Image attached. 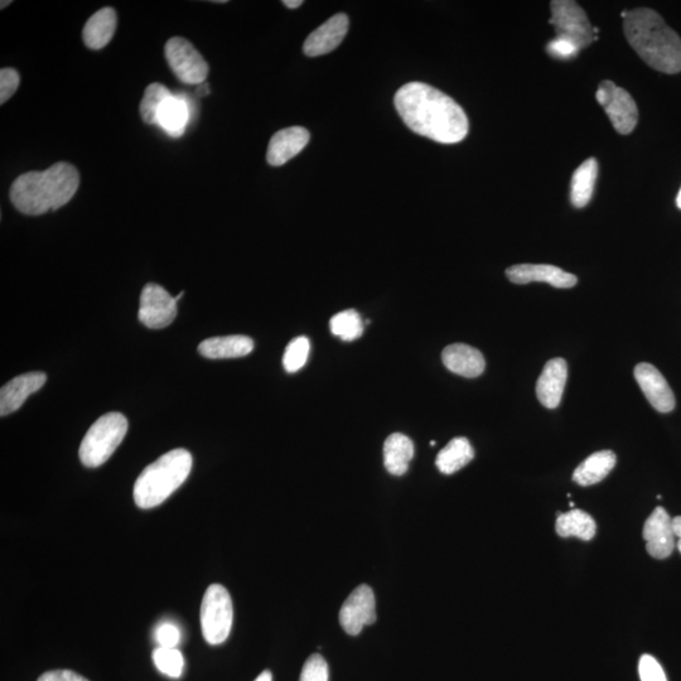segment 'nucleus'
Returning <instances> with one entry per match:
<instances>
[{
  "label": "nucleus",
  "mask_w": 681,
  "mask_h": 681,
  "mask_svg": "<svg viewBox=\"0 0 681 681\" xmlns=\"http://www.w3.org/2000/svg\"><path fill=\"white\" fill-rule=\"evenodd\" d=\"M19 74L14 69H2L0 71V104H6V101L12 98L18 90Z\"/></svg>",
  "instance_id": "72a5a7b5"
},
{
  "label": "nucleus",
  "mask_w": 681,
  "mask_h": 681,
  "mask_svg": "<svg viewBox=\"0 0 681 681\" xmlns=\"http://www.w3.org/2000/svg\"><path fill=\"white\" fill-rule=\"evenodd\" d=\"M623 31L641 60L656 71L674 75L681 71V38L659 13L637 8L623 19Z\"/></svg>",
  "instance_id": "7ed1b4c3"
},
{
  "label": "nucleus",
  "mask_w": 681,
  "mask_h": 681,
  "mask_svg": "<svg viewBox=\"0 0 681 681\" xmlns=\"http://www.w3.org/2000/svg\"><path fill=\"white\" fill-rule=\"evenodd\" d=\"M254 349V341L248 336L212 337L202 341L198 352L206 359H238L249 355Z\"/></svg>",
  "instance_id": "412c9836"
},
{
  "label": "nucleus",
  "mask_w": 681,
  "mask_h": 681,
  "mask_svg": "<svg viewBox=\"0 0 681 681\" xmlns=\"http://www.w3.org/2000/svg\"><path fill=\"white\" fill-rule=\"evenodd\" d=\"M283 4L289 9H297L302 6L303 2L302 0H286Z\"/></svg>",
  "instance_id": "58836bf2"
},
{
  "label": "nucleus",
  "mask_w": 681,
  "mask_h": 681,
  "mask_svg": "<svg viewBox=\"0 0 681 681\" xmlns=\"http://www.w3.org/2000/svg\"><path fill=\"white\" fill-rule=\"evenodd\" d=\"M676 205H678L679 209L681 210V188L679 191L678 198H676Z\"/></svg>",
  "instance_id": "a19ab883"
},
{
  "label": "nucleus",
  "mask_w": 681,
  "mask_h": 681,
  "mask_svg": "<svg viewBox=\"0 0 681 681\" xmlns=\"http://www.w3.org/2000/svg\"><path fill=\"white\" fill-rule=\"evenodd\" d=\"M117 23V12L113 8L100 9L90 17L82 31L85 45L91 50H101L108 46L117 31Z\"/></svg>",
  "instance_id": "4be33fe9"
},
{
  "label": "nucleus",
  "mask_w": 681,
  "mask_h": 681,
  "mask_svg": "<svg viewBox=\"0 0 681 681\" xmlns=\"http://www.w3.org/2000/svg\"><path fill=\"white\" fill-rule=\"evenodd\" d=\"M201 630L210 645H221L229 639L233 627L234 608L230 593L221 584H211L202 600Z\"/></svg>",
  "instance_id": "423d86ee"
},
{
  "label": "nucleus",
  "mask_w": 681,
  "mask_h": 681,
  "mask_svg": "<svg viewBox=\"0 0 681 681\" xmlns=\"http://www.w3.org/2000/svg\"><path fill=\"white\" fill-rule=\"evenodd\" d=\"M617 462L616 454L612 451L593 453L586 461L577 467L573 473V480L581 486L600 484L610 475Z\"/></svg>",
  "instance_id": "5701e85b"
},
{
  "label": "nucleus",
  "mask_w": 681,
  "mask_h": 681,
  "mask_svg": "<svg viewBox=\"0 0 681 681\" xmlns=\"http://www.w3.org/2000/svg\"><path fill=\"white\" fill-rule=\"evenodd\" d=\"M330 328L332 335L344 341H354L364 333V322L355 309H346L331 318Z\"/></svg>",
  "instance_id": "cd10ccee"
},
{
  "label": "nucleus",
  "mask_w": 681,
  "mask_h": 681,
  "mask_svg": "<svg viewBox=\"0 0 681 681\" xmlns=\"http://www.w3.org/2000/svg\"><path fill=\"white\" fill-rule=\"evenodd\" d=\"M555 530L562 538H578L589 542L596 535L597 525L586 511L574 509L569 513L558 514Z\"/></svg>",
  "instance_id": "393cba45"
},
{
  "label": "nucleus",
  "mask_w": 681,
  "mask_h": 681,
  "mask_svg": "<svg viewBox=\"0 0 681 681\" xmlns=\"http://www.w3.org/2000/svg\"><path fill=\"white\" fill-rule=\"evenodd\" d=\"M255 681H273L272 673H270L269 670H265L257 679H255Z\"/></svg>",
  "instance_id": "ea45409f"
},
{
  "label": "nucleus",
  "mask_w": 681,
  "mask_h": 681,
  "mask_svg": "<svg viewBox=\"0 0 681 681\" xmlns=\"http://www.w3.org/2000/svg\"><path fill=\"white\" fill-rule=\"evenodd\" d=\"M177 316V301L158 284H147L140 296L139 321L152 330L171 325Z\"/></svg>",
  "instance_id": "9d476101"
},
{
  "label": "nucleus",
  "mask_w": 681,
  "mask_h": 681,
  "mask_svg": "<svg viewBox=\"0 0 681 681\" xmlns=\"http://www.w3.org/2000/svg\"><path fill=\"white\" fill-rule=\"evenodd\" d=\"M647 553L655 559L669 558L675 548L673 519L664 507H656L644 525Z\"/></svg>",
  "instance_id": "f8f14e48"
},
{
  "label": "nucleus",
  "mask_w": 681,
  "mask_h": 681,
  "mask_svg": "<svg viewBox=\"0 0 681 681\" xmlns=\"http://www.w3.org/2000/svg\"><path fill=\"white\" fill-rule=\"evenodd\" d=\"M414 456L412 439L402 433H394L384 444V465L386 471L394 476L407 473L410 461Z\"/></svg>",
  "instance_id": "b1692460"
},
{
  "label": "nucleus",
  "mask_w": 681,
  "mask_h": 681,
  "mask_svg": "<svg viewBox=\"0 0 681 681\" xmlns=\"http://www.w3.org/2000/svg\"><path fill=\"white\" fill-rule=\"evenodd\" d=\"M635 379L652 408L660 413H670L675 408V395L668 381L655 366L642 362L635 367Z\"/></svg>",
  "instance_id": "ddd939ff"
},
{
  "label": "nucleus",
  "mask_w": 681,
  "mask_h": 681,
  "mask_svg": "<svg viewBox=\"0 0 681 681\" xmlns=\"http://www.w3.org/2000/svg\"><path fill=\"white\" fill-rule=\"evenodd\" d=\"M547 51L554 59L569 60L574 59L578 55V48L572 42L564 40V38L555 37L547 46Z\"/></svg>",
  "instance_id": "c9c22d12"
},
{
  "label": "nucleus",
  "mask_w": 681,
  "mask_h": 681,
  "mask_svg": "<svg viewBox=\"0 0 681 681\" xmlns=\"http://www.w3.org/2000/svg\"><path fill=\"white\" fill-rule=\"evenodd\" d=\"M153 661L156 668L169 678H181L185 670V659L182 652L177 649H167V647H157L153 651Z\"/></svg>",
  "instance_id": "c756f323"
},
{
  "label": "nucleus",
  "mask_w": 681,
  "mask_h": 681,
  "mask_svg": "<svg viewBox=\"0 0 681 681\" xmlns=\"http://www.w3.org/2000/svg\"><path fill=\"white\" fill-rule=\"evenodd\" d=\"M128 432V420L122 413H108L91 425L82 439L79 456L82 465L95 468L104 465L117 451Z\"/></svg>",
  "instance_id": "39448f33"
},
{
  "label": "nucleus",
  "mask_w": 681,
  "mask_h": 681,
  "mask_svg": "<svg viewBox=\"0 0 681 681\" xmlns=\"http://www.w3.org/2000/svg\"><path fill=\"white\" fill-rule=\"evenodd\" d=\"M475 457L467 438H454L438 453L436 465L444 475H452L466 467Z\"/></svg>",
  "instance_id": "a878e982"
},
{
  "label": "nucleus",
  "mask_w": 681,
  "mask_h": 681,
  "mask_svg": "<svg viewBox=\"0 0 681 681\" xmlns=\"http://www.w3.org/2000/svg\"><path fill=\"white\" fill-rule=\"evenodd\" d=\"M80 186L75 166L61 162L43 172L24 173L13 182L11 201L24 215L38 216L69 204Z\"/></svg>",
  "instance_id": "f03ea898"
},
{
  "label": "nucleus",
  "mask_w": 681,
  "mask_h": 681,
  "mask_svg": "<svg viewBox=\"0 0 681 681\" xmlns=\"http://www.w3.org/2000/svg\"><path fill=\"white\" fill-rule=\"evenodd\" d=\"M173 94L166 86L154 82L144 91L142 103H140V115L144 123L156 125L157 113L161 105Z\"/></svg>",
  "instance_id": "c85d7f7f"
},
{
  "label": "nucleus",
  "mask_w": 681,
  "mask_h": 681,
  "mask_svg": "<svg viewBox=\"0 0 681 681\" xmlns=\"http://www.w3.org/2000/svg\"><path fill=\"white\" fill-rule=\"evenodd\" d=\"M309 140L311 134L306 128L291 127L279 130L270 139L267 162L273 167L283 166L298 156L307 147Z\"/></svg>",
  "instance_id": "dca6fc26"
},
{
  "label": "nucleus",
  "mask_w": 681,
  "mask_h": 681,
  "mask_svg": "<svg viewBox=\"0 0 681 681\" xmlns=\"http://www.w3.org/2000/svg\"><path fill=\"white\" fill-rule=\"evenodd\" d=\"M156 641L158 642L159 647L176 649L181 641V631L175 623H162L156 630Z\"/></svg>",
  "instance_id": "f704fd0d"
},
{
  "label": "nucleus",
  "mask_w": 681,
  "mask_h": 681,
  "mask_svg": "<svg viewBox=\"0 0 681 681\" xmlns=\"http://www.w3.org/2000/svg\"><path fill=\"white\" fill-rule=\"evenodd\" d=\"M166 60L177 79L187 85H202L209 75V64L190 41L173 37L164 48Z\"/></svg>",
  "instance_id": "6e6552de"
},
{
  "label": "nucleus",
  "mask_w": 681,
  "mask_h": 681,
  "mask_svg": "<svg viewBox=\"0 0 681 681\" xmlns=\"http://www.w3.org/2000/svg\"><path fill=\"white\" fill-rule=\"evenodd\" d=\"M596 99L618 133L627 135L634 132L639 120V110L630 93L618 88L615 82L606 80L598 86Z\"/></svg>",
  "instance_id": "1a4fd4ad"
},
{
  "label": "nucleus",
  "mask_w": 681,
  "mask_h": 681,
  "mask_svg": "<svg viewBox=\"0 0 681 681\" xmlns=\"http://www.w3.org/2000/svg\"><path fill=\"white\" fill-rule=\"evenodd\" d=\"M192 470V456L178 448L163 454L144 468L134 485V501L140 509L149 510L163 504L173 492L185 484Z\"/></svg>",
  "instance_id": "20e7f679"
},
{
  "label": "nucleus",
  "mask_w": 681,
  "mask_h": 681,
  "mask_svg": "<svg viewBox=\"0 0 681 681\" xmlns=\"http://www.w3.org/2000/svg\"><path fill=\"white\" fill-rule=\"evenodd\" d=\"M37 681H89L71 670H53L40 676Z\"/></svg>",
  "instance_id": "e433bc0d"
},
{
  "label": "nucleus",
  "mask_w": 681,
  "mask_h": 681,
  "mask_svg": "<svg viewBox=\"0 0 681 681\" xmlns=\"http://www.w3.org/2000/svg\"><path fill=\"white\" fill-rule=\"evenodd\" d=\"M190 119L191 101L186 95L177 94L172 95L161 105L156 125L172 138H180L186 132Z\"/></svg>",
  "instance_id": "aec40b11"
},
{
  "label": "nucleus",
  "mask_w": 681,
  "mask_h": 681,
  "mask_svg": "<svg viewBox=\"0 0 681 681\" xmlns=\"http://www.w3.org/2000/svg\"><path fill=\"white\" fill-rule=\"evenodd\" d=\"M350 21L345 13H338L313 31L304 41L303 52L318 57L336 50L349 32Z\"/></svg>",
  "instance_id": "4468645a"
},
{
  "label": "nucleus",
  "mask_w": 681,
  "mask_h": 681,
  "mask_svg": "<svg viewBox=\"0 0 681 681\" xmlns=\"http://www.w3.org/2000/svg\"><path fill=\"white\" fill-rule=\"evenodd\" d=\"M396 110L414 133L442 144L467 137L470 123L465 110L451 96L423 82H410L395 94Z\"/></svg>",
  "instance_id": "f257e3e1"
},
{
  "label": "nucleus",
  "mask_w": 681,
  "mask_h": 681,
  "mask_svg": "<svg viewBox=\"0 0 681 681\" xmlns=\"http://www.w3.org/2000/svg\"><path fill=\"white\" fill-rule=\"evenodd\" d=\"M673 528H674V534L675 538H678V549L680 550L681 553V516H676L675 519H673Z\"/></svg>",
  "instance_id": "4c0bfd02"
},
{
  "label": "nucleus",
  "mask_w": 681,
  "mask_h": 681,
  "mask_svg": "<svg viewBox=\"0 0 681 681\" xmlns=\"http://www.w3.org/2000/svg\"><path fill=\"white\" fill-rule=\"evenodd\" d=\"M598 176V163L596 159L589 158L573 173L571 185V201L577 209H583L589 204L596 186Z\"/></svg>",
  "instance_id": "bb28decb"
},
{
  "label": "nucleus",
  "mask_w": 681,
  "mask_h": 681,
  "mask_svg": "<svg viewBox=\"0 0 681 681\" xmlns=\"http://www.w3.org/2000/svg\"><path fill=\"white\" fill-rule=\"evenodd\" d=\"M309 350H311V344L307 337L294 338L283 356V366L287 373H297L307 364Z\"/></svg>",
  "instance_id": "7c9ffc66"
},
{
  "label": "nucleus",
  "mask_w": 681,
  "mask_h": 681,
  "mask_svg": "<svg viewBox=\"0 0 681 681\" xmlns=\"http://www.w3.org/2000/svg\"><path fill=\"white\" fill-rule=\"evenodd\" d=\"M444 366L453 374L475 379L484 374L486 361L480 351L465 344H454L443 350Z\"/></svg>",
  "instance_id": "6ab92c4d"
},
{
  "label": "nucleus",
  "mask_w": 681,
  "mask_h": 681,
  "mask_svg": "<svg viewBox=\"0 0 681 681\" xmlns=\"http://www.w3.org/2000/svg\"><path fill=\"white\" fill-rule=\"evenodd\" d=\"M12 2H2V7L0 9H4L8 6V4H11Z\"/></svg>",
  "instance_id": "79ce46f5"
},
{
  "label": "nucleus",
  "mask_w": 681,
  "mask_h": 681,
  "mask_svg": "<svg viewBox=\"0 0 681 681\" xmlns=\"http://www.w3.org/2000/svg\"><path fill=\"white\" fill-rule=\"evenodd\" d=\"M340 623L346 634L360 635L365 626L376 622V601L373 589L361 584L352 592L340 610Z\"/></svg>",
  "instance_id": "9b49d317"
},
{
  "label": "nucleus",
  "mask_w": 681,
  "mask_h": 681,
  "mask_svg": "<svg viewBox=\"0 0 681 681\" xmlns=\"http://www.w3.org/2000/svg\"><path fill=\"white\" fill-rule=\"evenodd\" d=\"M47 376L41 371L28 373L12 379L0 390V415L17 412L28 396L37 393L46 384Z\"/></svg>",
  "instance_id": "f3484780"
},
{
  "label": "nucleus",
  "mask_w": 681,
  "mask_h": 681,
  "mask_svg": "<svg viewBox=\"0 0 681 681\" xmlns=\"http://www.w3.org/2000/svg\"><path fill=\"white\" fill-rule=\"evenodd\" d=\"M639 674L641 681H668L659 661L651 655H644L640 659Z\"/></svg>",
  "instance_id": "473e14b6"
},
{
  "label": "nucleus",
  "mask_w": 681,
  "mask_h": 681,
  "mask_svg": "<svg viewBox=\"0 0 681 681\" xmlns=\"http://www.w3.org/2000/svg\"><path fill=\"white\" fill-rule=\"evenodd\" d=\"M506 277L514 284L543 282L555 288H572L578 282L576 275L548 264L514 265L506 270Z\"/></svg>",
  "instance_id": "2eb2a0df"
},
{
  "label": "nucleus",
  "mask_w": 681,
  "mask_h": 681,
  "mask_svg": "<svg viewBox=\"0 0 681 681\" xmlns=\"http://www.w3.org/2000/svg\"><path fill=\"white\" fill-rule=\"evenodd\" d=\"M550 11H552V17L549 23L554 26L557 37L572 42L579 51L598 40L586 12L579 7L577 2L554 0L550 3Z\"/></svg>",
  "instance_id": "0eeeda50"
},
{
  "label": "nucleus",
  "mask_w": 681,
  "mask_h": 681,
  "mask_svg": "<svg viewBox=\"0 0 681 681\" xmlns=\"http://www.w3.org/2000/svg\"><path fill=\"white\" fill-rule=\"evenodd\" d=\"M568 379V365L564 359H552L544 366L536 384L539 402L548 409H557L562 402L565 384Z\"/></svg>",
  "instance_id": "a211bd4d"
},
{
  "label": "nucleus",
  "mask_w": 681,
  "mask_h": 681,
  "mask_svg": "<svg viewBox=\"0 0 681 681\" xmlns=\"http://www.w3.org/2000/svg\"><path fill=\"white\" fill-rule=\"evenodd\" d=\"M330 674H328L327 661L321 655H312L303 666L301 680L299 681H328Z\"/></svg>",
  "instance_id": "2f4dec72"
},
{
  "label": "nucleus",
  "mask_w": 681,
  "mask_h": 681,
  "mask_svg": "<svg viewBox=\"0 0 681 681\" xmlns=\"http://www.w3.org/2000/svg\"><path fill=\"white\" fill-rule=\"evenodd\" d=\"M431 446H432V447L436 446V442H434V441L431 442Z\"/></svg>",
  "instance_id": "37998d69"
}]
</instances>
